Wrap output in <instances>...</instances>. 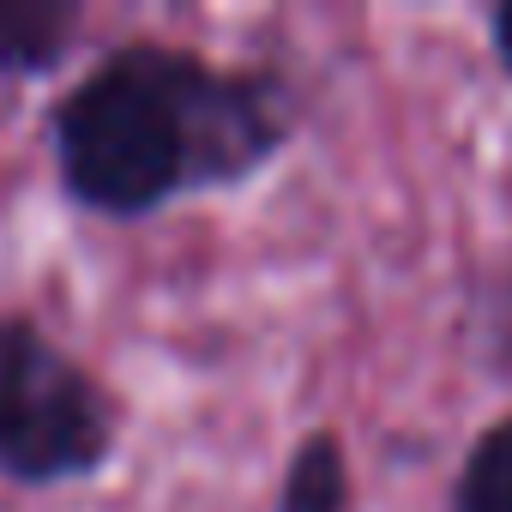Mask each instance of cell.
<instances>
[{"mask_svg": "<svg viewBox=\"0 0 512 512\" xmlns=\"http://www.w3.org/2000/svg\"><path fill=\"white\" fill-rule=\"evenodd\" d=\"M446 512H512V416H500L494 428L476 434Z\"/></svg>", "mask_w": 512, "mask_h": 512, "instance_id": "cell-5", "label": "cell"}, {"mask_svg": "<svg viewBox=\"0 0 512 512\" xmlns=\"http://www.w3.org/2000/svg\"><path fill=\"white\" fill-rule=\"evenodd\" d=\"M115 452V398L37 320L0 314V476L55 488L97 476Z\"/></svg>", "mask_w": 512, "mask_h": 512, "instance_id": "cell-2", "label": "cell"}, {"mask_svg": "<svg viewBox=\"0 0 512 512\" xmlns=\"http://www.w3.org/2000/svg\"><path fill=\"white\" fill-rule=\"evenodd\" d=\"M296 133L278 67H211L175 43L109 49L55 109L61 193L97 217H145L181 193L253 181Z\"/></svg>", "mask_w": 512, "mask_h": 512, "instance_id": "cell-1", "label": "cell"}, {"mask_svg": "<svg viewBox=\"0 0 512 512\" xmlns=\"http://www.w3.org/2000/svg\"><path fill=\"white\" fill-rule=\"evenodd\" d=\"M85 25L79 0H0V79H43Z\"/></svg>", "mask_w": 512, "mask_h": 512, "instance_id": "cell-3", "label": "cell"}, {"mask_svg": "<svg viewBox=\"0 0 512 512\" xmlns=\"http://www.w3.org/2000/svg\"><path fill=\"white\" fill-rule=\"evenodd\" d=\"M488 37H494V55H500V67L512 73V0L488 13Z\"/></svg>", "mask_w": 512, "mask_h": 512, "instance_id": "cell-6", "label": "cell"}, {"mask_svg": "<svg viewBox=\"0 0 512 512\" xmlns=\"http://www.w3.org/2000/svg\"><path fill=\"white\" fill-rule=\"evenodd\" d=\"M278 512H356V482H350V446L338 428H314L278 482Z\"/></svg>", "mask_w": 512, "mask_h": 512, "instance_id": "cell-4", "label": "cell"}]
</instances>
